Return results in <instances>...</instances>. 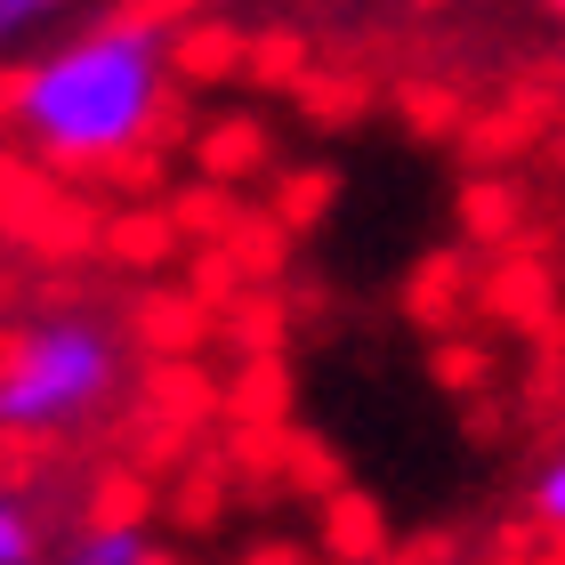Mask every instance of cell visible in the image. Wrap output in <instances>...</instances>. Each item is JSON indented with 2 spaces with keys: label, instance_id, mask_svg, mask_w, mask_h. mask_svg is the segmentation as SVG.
<instances>
[{
  "label": "cell",
  "instance_id": "6da1fadb",
  "mask_svg": "<svg viewBox=\"0 0 565 565\" xmlns=\"http://www.w3.org/2000/svg\"><path fill=\"white\" fill-rule=\"evenodd\" d=\"M170 106V41L146 17L89 24L41 49L9 89V130L57 170H106L162 130Z\"/></svg>",
  "mask_w": 565,
  "mask_h": 565
},
{
  "label": "cell",
  "instance_id": "7a4b0ae2",
  "mask_svg": "<svg viewBox=\"0 0 565 565\" xmlns=\"http://www.w3.org/2000/svg\"><path fill=\"white\" fill-rule=\"evenodd\" d=\"M121 388V340L89 316H49L0 348V436L89 428Z\"/></svg>",
  "mask_w": 565,
  "mask_h": 565
},
{
  "label": "cell",
  "instance_id": "3957f363",
  "mask_svg": "<svg viewBox=\"0 0 565 565\" xmlns=\"http://www.w3.org/2000/svg\"><path fill=\"white\" fill-rule=\"evenodd\" d=\"M65 565H162V542L138 525V518H106L89 533L65 542Z\"/></svg>",
  "mask_w": 565,
  "mask_h": 565
},
{
  "label": "cell",
  "instance_id": "277c9868",
  "mask_svg": "<svg viewBox=\"0 0 565 565\" xmlns=\"http://www.w3.org/2000/svg\"><path fill=\"white\" fill-rule=\"evenodd\" d=\"M33 550H41V533L24 518V501L0 493V565H33Z\"/></svg>",
  "mask_w": 565,
  "mask_h": 565
},
{
  "label": "cell",
  "instance_id": "5b68a950",
  "mask_svg": "<svg viewBox=\"0 0 565 565\" xmlns=\"http://www.w3.org/2000/svg\"><path fill=\"white\" fill-rule=\"evenodd\" d=\"M533 518H542L550 533H565V452L542 460V477H533Z\"/></svg>",
  "mask_w": 565,
  "mask_h": 565
},
{
  "label": "cell",
  "instance_id": "8992f818",
  "mask_svg": "<svg viewBox=\"0 0 565 565\" xmlns=\"http://www.w3.org/2000/svg\"><path fill=\"white\" fill-rule=\"evenodd\" d=\"M41 17H49L41 0H0V49H9V41H24V33L41 24Z\"/></svg>",
  "mask_w": 565,
  "mask_h": 565
}]
</instances>
